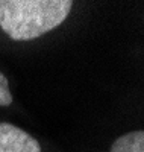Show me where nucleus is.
Returning <instances> with one entry per match:
<instances>
[{
    "instance_id": "nucleus-1",
    "label": "nucleus",
    "mask_w": 144,
    "mask_h": 152,
    "mask_svg": "<svg viewBox=\"0 0 144 152\" xmlns=\"http://www.w3.org/2000/svg\"><path fill=\"white\" fill-rule=\"evenodd\" d=\"M89 3L74 0H0V50L21 52L74 28Z\"/></svg>"
},
{
    "instance_id": "nucleus-2",
    "label": "nucleus",
    "mask_w": 144,
    "mask_h": 152,
    "mask_svg": "<svg viewBox=\"0 0 144 152\" xmlns=\"http://www.w3.org/2000/svg\"><path fill=\"white\" fill-rule=\"evenodd\" d=\"M0 152H61L53 143L0 116Z\"/></svg>"
},
{
    "instance_id": "nucleus-3",
    "label": "nucleus",
    "mask_w": 144,
    "mask_h": 152,
    "mask_svg": "<svg viewBox=\"0 0 144 152\" xmlns=\"http://www.w3.org/2000/svg\"><path fill=\"white\" fill-rule=\"evenodd\" d=\"M100 152H144L143 128L130 129V131L119 134Z\"/></svg>"
},
{
    "instance_id": "nucleus-4",
    "label": "nucleus",
    "mask_w": 144,
    "mask_h": 152,
    "mask_svg": "<svg viewBox=\"0 0 144 152\" xmlns=\"http://www.w3.org/2000/svg\"><path fill=\"white\" fill-rule=\"evenodd\" d=\"M20 110V104L14 93L9 76L0 67V111L14 113Z\"/></svg>"
}]
</instances>
